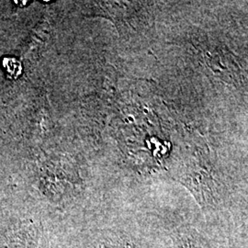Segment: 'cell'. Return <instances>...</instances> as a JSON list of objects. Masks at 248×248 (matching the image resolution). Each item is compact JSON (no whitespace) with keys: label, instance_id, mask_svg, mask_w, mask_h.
Here are the masks:
<instances>
[{"label":"cell","instance_id":"1","mask_svg":"<svg viewBox=\"0 0 248 248\" xmlns=\"http://www.w3.org/2000/svg\"><path fill=\"white\" fill-rule=\"evenodd\" d=\"M71 248H142L139 241L119 224H109L82 233Z\"/></svg>","mask_w":248,"mask_h":248},{"label":"cell","instance_id":"2","mask_svg":"<svg viewBox=\"0 0 248 248\" xmlns=\"http://www.w3.org/2000/svg\"><path fill=\"white\" fill-rule=\"evenodd\" d=\"M174 248H213L198 232L190 228H179L172 234Z\"/></svg>","mask_w":248,"mask_h":248},{"label":"cell","instance_id":"3","mask_svg":"<svg viewBox=\"0 0 248 248\" xmlns=\"http://www.w3.org/2000/svg\"><path fill=\"white\" fill-rule=\"evenodd\" d=\"M2 64L6 73L9 75L11 78H17L18 76L21 74V63L18 59L14 57L6 56L2 60Z\"/></svg>","mask_w":248,"mask_h":248},{"label":"cell","instance_id":"4","mask_svg":"<svg viewBox=\"0 0 248 248\" xmlns=\"http://www.w3.org/2000/svg\"><path fill=\"white\" fill-rule=\"evenodd\" d=\"M14 3H17V5L19 7H25L28 3H30L29 1H14Z\"/></svg>","mask_w":248,"mask_h":248}]
</instances>
